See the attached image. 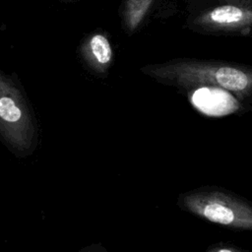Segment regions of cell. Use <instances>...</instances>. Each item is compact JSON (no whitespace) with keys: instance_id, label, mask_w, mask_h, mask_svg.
Returning a JSON list of instances; mask_svg holds the SVG:
<instances>
[{"instance_id":"277c9868","label":"cell","mask_w":252,"mask_h":252,"mask_svg":"<svg viewBox=\"0 0 252 252\" xmlns=\"http://www.w3.org/2000/svg\"><path fill=\"white\" fill-rule=\"evenodd\" d=\"M199 22L214 28L239 29L252 25V10L237 5H221L202 15Z\"/></svg>"},{"instance_id":"52a82bcc","label":"cell","mask_w":252,"mask_h":252,"mask_svg":"<svg viewBox=\"0 0 252 252\" xmlns=\"http://www.w3.org/2000/svg\"><path fill=\"white\" fill-rule=\"evenodd\" d=\"M205 252H248L229 242H217L207 247Z\"/></svg>"},{"instance_id":"5b68a950","label":"cell","mask_w":252,"mask_h":252,"mask_svg":"<svg viewBox=\"0 0 252 252\" xmlns=\"http://www.w3.org/2000/svg\"><path fill=\"white\" fill-rule=\"evenodd\" d=\"M89 50L94 60L100 66H106L112 58V50L108 39L102 34H94L89 41Z\"/></svg>"},{"instance_id":"ba28073f","label":"cell","mask_w":252,"mask_h":252,"mask_svg":"<svg viewBox=\"0 0 252 252\" xmlns=\"http://www.w3.org/2000/svg\"><path fill=\"white\" fill-rule=\"evenodd\" d=\"M79 252H107V251L100 244H93L81 249Z\"/></svg>"},{"instance_id":"3957f363","label":"cell","mask_w":252,"mask_h":252,"mask_svg":"<svg viewBox=\"0 0 252 252\" xmlns=\"http://www.w3.org/2000/svg\"><path fill=\"white\" fill-rule=\"evenodd\" d=\"M0 141L17 158L34 153L39 129L32 109L20 87L0 72Z\"/></svg>"},{"instance_id":"7a4b0ae2","label":"cell","mask_w":252,"mask_h":252,"mask_svg":"<svg viewBox=\"0 0 252 252\" xmlns=\"http://www.w3.org/2000/svg\"><path fill=\"white\" fill-rule=\"evenodd\" d=\"M150 74L184 89L200 87H217L223 89L238 99H245L252 95V70L240 67L181 61L155 67Z\"/></svg>"},{"instance_id":"8992f818","label":"cell","mask_w":252,"mask_h":252,"mask_svg":"<svg viewBox=\"0 0 252 252\" xmlns=\"http://www.w3.org/2000/svg\"><path fill=\"white\" fill-rule=\"evenodd\" d=\"M152 0H129L127 4L126 20L131 30L135 29L144 18Z\"/></svg>"},{"instance_id":"6da1fadb","label":"cell","mask_w":252,"mask_h":252,"mask_svg":"<svg viewBox=\"0 0 252 252\" xmlns=\"http://www.w3.org/2000/svg\"><path fill=\"white\" fill-rule=\"evenodd\" d=\"M178 208L211 223L252 231V202L222 187L204 185L177 197Z\"/></svg>"}]
</instances>
